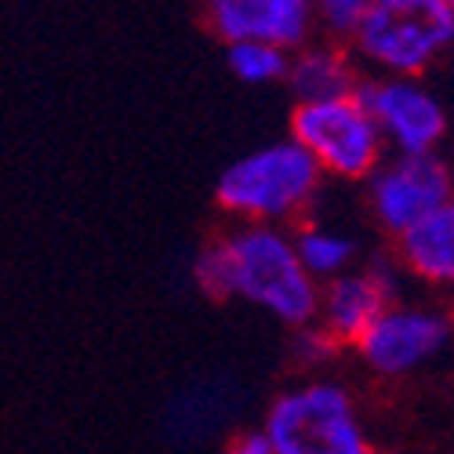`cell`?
<instances>
[{
	"instance_id": "6da1fadb",
	"label": "cell",
	"mask_w": 454,
	"mask_h": 454,
	"mask_svg": "<svg viewBox=\"0 0 454 454\" xmlns=\"http://www.w3.org/2000/svg\"><path fill=\"white\" fill-rule=\"evenodd\" d=\"M193 273L211 298H240L287 327H313L320 284L301 270L284 225H237L197 254Z\"/></svg>"
},
{
	"instance_id": "7a4b0ae2",
	"label": "cell",
	"mask_w": 454,
	"mask_h": 454,
	"mask_svg": "<svg viewBox=\"0 0 454 454\" xmlns=\"http://www.w3.org/2000/svg\"><path fill=\"white\" fill-rule=\"evenodd\" d=\"M324 185L320 168L291 138L251 149L218 178L215 200L240 225H284L306 211Z\"/></svg>"
},
{
	"instance_id": "3957f363",
	"label": "cell",
	"mask_w": 454,
	"mask_h": 454,
	"mask_svg": "<svg viewBox=\"0 0 454 454\" xmlns=\"http://www.w3.org/2000/svg\"><path fill=\"white\" fill-rule=\"evenodd\" d=\"M349 41L374 77L419 81L454 48V12L447 0H371Z\"/></svg>"
},
{
	"instance_id": "277c9868",
	"label": "cell",
	"mask_w": 454,
	"mask_h": 454,
	"mask_svg": "<svg viewBox=\"0 0 454 454\" xmlns=\"http://www.w3.org/2000/svg\"><path fill=\"white\" fill-rule=\"evenodd\" d=\"M273 454H374L353 393L334 378H306L284 389L262 426Z\"/></svg>"
},
{
	"instance_id": "5b68a950",
	"label": "cell",
	"mask_w": 454,
	"mask_h": 454,
	"mask_svg": "<svg viewBox=\"0 0 454 454\" xmlns=\"http://www.w3.org/2000/svg\"><path fill=\"white\" fill-rule=\"evenodd\" d=\"M291 142L306 149L320 175L346 182H367V175L386 160V142L356 91L298 102L291 113Z\"/></svg>"
},
{
	"instance_id": "8992f818",
	"label": "cell",
	"mask_w": 454,
	"mask_h": 454,
	"mask_svg": "<svg viewBox=\"0 0 454 454\" xmlns=\"http://www.w3.org/2000/svg\"><path fill=\"white\" fill-rule=\"evenodd\" d=\"M356 95L393 157H429L447 138V113L440 98L414 77H367Z\"/></svg>"
},
{
	"instance_id": "52a82bcc",
	"label": "cell",
	"mask_w": 454,
	"mask_h": 454,
	"mask_svg": "<svg viewBox=\"0 0 454 454\" xmlns=\"http://www.w3.org/2000/svg\"><path fill=\"white\" fill-rule=\"evenodd\" d=\"M450 317L433 306H393L382 309L353 346L367 371L382 378H403L422 371L450 342Z\"/></svg>"
},
{
	"instance_id": "ba28073f",
	"label": "cell",
	"mask_w": 454,
	"mask_h": 454,
	"mask_svg": "<svg viewBox=\"0 0 454 454\" xmlns=\"http://www.w3.org/2000/svg\"><path fill=\"white\" fill-rule=\"evenodd\" d=\"M450 200V171L447 164L429 157H386L367 175V207L382 233L393 240L407 233L414 222H422Z\"/></svg>"
},
{
	"instance_id": "9c48e42d",
	"label": "cell",
	"mask_w": 454,
	"mask_h": 454,
	"mask_svg": "<svg viewBox=\"0 0 454 454\" xmlns=\"http://www.w3.org/2000/svg\"><path fill=\"white\" fill-rule=\"evenodd\" d=\"M393 280L386 270L367 266V270H349L320 284L317 298V317L313 331L327 346H356L360 334L382 317L386 306H393Z\"/></svg>"
},
{
	"instance_id": "30bf717a",
	"label": "cell",
	"mask_w": 454,
	"mask_h": 454,
	"mask_svg": "<svg viewBox=\"0 0 454 454\" xmlns=\"http://www.w3.org/2000/svg\"><path fill=\"white\" fill-rule=\"evenodd\" d=\"M204 12L225 44L262 41L294 51L317 33L306 0H204Z\"/></svg>"
},
{
	"instance_id": "8fae6325",
	"label": "cell",
	"mask_w": 454,
	"mask_h": 454,
	"mask_svg": "<svg viewBox=\"0 0 454 454\" xmlns=\"http://www.w3.org/2000/svg\"><path fill=\"white\" fill-rule=\"evenodd\" d=\"M396 258L414 280L454 287V197L396 237Z\"/></svg>"
},
{
	"instance_id": "7c38bea8",
	"label": "cell",
	"mask_w": 454,
	"mask_h": 454,
	"mask_svg": "<svg viewBox=\"0 0 454 454\" xmlns=\"http://www.w3.org/2000/svg\"><path fill=\"white\" fill-rule=\"evenodd\" d=\"M364 77L356 73V59L338 48L334 41H306L291 51L287 66V88L294 91L298 102H320L334 95L356 91Z\"/></svg>"
},
{
	"instance_id": "4fadbf2b",
	"label": "cell",
	"mask_w": 454,
	"mask_h": 454,
	"mask_svg": "<svg viewBox=\"0 0 454 454\" xmlns=\"http://www.w3.org/2000/svg\"><path fill=\"white\" fill-rule=\"evenodd\" d=\"M291 244L301 270L317 284H327L356 266V240L342 230H331V225H301L291 237Z\"/></svg>"
},
{
	"instance_id": "5bb4252c",
	"label": "cell",
	"mask_w": 454,
	"mask_h": 454,
	"mask_svg": "<svg viewBox=\"0 0 454 454\" xmlns=\"http://www.w3.org/2000/svg\"><path fill=\"white\" fill-rule=\"evenodd\" d=\"M287 66H291V51H284V48L262 44V41L230 44V69H233V77L251 84V88H266V84L287 81Z\"/></svg>"
},
{
	"instance_id": "9a60e30c",
	"label": "cell",
	"mask_w": 454,
	"mask_h": 454,
	"mask_svg": "<svg viewBox=\"0 0 454 454\" xmlns=\"http://www.w3.org/2000/svg\"><path fill=\"white\" fill-rule=\"evenodd\" d=\"M367 4L371 0H309L313 26L324 29L331 41H349L367 12Z\"/></svg>"
},
{
	"instance_id": "2e32d148",
	"label": "cell",
	"mask_w": 454,
	"mask_h": 454,
	"mask_svg": "<svg viewBox=\"0 0 454 454\" xmlns=\"http://www.w3.org/2000/svg\"><path fill=\"white\" fill-rule=\"evenodd\" d=\"M222 454H273V450H270L266 436H262V429H258V433H240L237 440H230Z\"/></svg>"
},
{
	"instance_id": "e0dca14e",
	"label": "cell",
	"mask_w": 454,
	"mask_h": 454,
	"mask_svg": "<svg viewBox=\"0 0 454 454\" xmlns=\"http://www.w3.org/2000/svg\"><path fill=\"white\" fill-rule=\"evenodd\" d=\"M447 171H450V197H454V164H450Z\"/></svg>"
},
{
	"instance_id": "ac0fdd59",
	"label": "cell",
	"mask_w": 454,
	"mask_h": 454,
	"mask_svg": "<svg viewBox=\"0 0 454 454\" xmlns=\"http://www.w3.org/2000/svg\"><path fill=\"white\" fill-rule=\"evenodd\" d=\"M447 4H450V12H454V0H447Z\"/></svg>"
},
{
	"instance_id": "d6986e66",
	"label": "cell",
	"mask_w": 454,
	"mask_h": 454,
	"mask_svg": "<svg viewBox=\"0 0 454 454\" xmlns=\"http://www.w3.org/2000/svg\"><path fill=\"white\" fill-rule=\"evenodd\" d=\"M450 327H454V320H450Z\"/></svg>"
}]
</instances>
